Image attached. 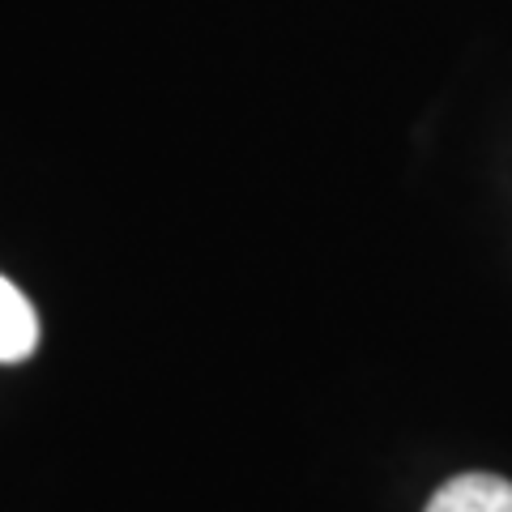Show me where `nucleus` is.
<instances>
[{
	"instance_id": "nucleus-1",
	"label": "nucleus",
	"mask_w": 512,
	"mask_h": 512,
	"mask_svg": "<svg viewBox=\"0 0 512 512\" xmlns=\"http://www.w3.org/2000/svg\"><path fill=\"white\" fill-rule=\"evenodd\" d=\"M423 512H512V483L500 474H457Z\"/></svg>"
},
{
	"instance_id": "nucleus-2",
	"label": "nucleus",
	"mask_w": 512,
	"mask_h": 512,
	"mask_svg": "<svg viewBox=\"0 0 512 512\" xmlns=\"http://www.w3.org/2000/svg\"><path fill=\"white\" fill-rule=\"evenodd\" d=\"M39 346V316L30 299L0 274V363H22Z\"/></svg>"
}]
</instances>
